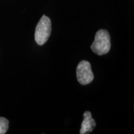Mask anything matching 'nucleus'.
<instances>
[{
	"label": "nucleus",
	"mask_w": 134,
	"mask_h": 134,
	"mask_svg": "<svg viewBox=\"0 0 134 134\" xmlns=\"http://www.w3.org/2000/svg\"><path fill=\"white\" fill-rule=\"evenodd\" d=\"M76 77L82 85H88L93 81L94 75L90 62L85 60L80 62L76 68Z\"/></svg>",
	"instance_id": "7ed1b4c3"
},
{
	"label": "nucleus",
	"mask_w": 134,
	"mask_h": 134,
	"mask_svg": "<svg viewBox=\"0 0 134 134\" xmlns=\"http://www.w3.org/2000/svg\"><path fill=\"white\" fill-rule=\"evenodd\" d=\"M83 120L81 124V127L80 133L81 134L89 133L93 131L96 125V121L93 119L91 113L90 111H86L83 114Z\"/></svg>",
	"instance_id": "20e7f679"
},
{
	"label": "nucleus",
	"mask_w": 134,
	"mask_h": 134,
	"mask_svg": "<svg viewBox=\"0 0 134 134\" xmlns=\"http://www.w3.org/2000/svg\"><path fill=\"white\" fill-rule=\"evenodd\" d=\"M52 31V23L48 17L43 16L38 21L35 32V40L39 46H42L48 41Z\"/></svg>",
	"instance_id": "f03ea898"
},
{
	"label": "nucleus",
	"mask_w": 134,
	"mask_h": 134,
	"mask_svg": "<svg viewBox=\"0 0 134 134\" xmlns=\"http://www.w3.org/2000/svg\"><path fill=\"white\" fill-rule=\"evenodd\" d=\"M9 127V121L4 117H0V134H4L7 132Z\"/></svg>",
	"instance_id": "39448f33"
},
{
	"label": "nucleus",
	"mask_w": 134,
	"mask_h": 134,
	"mask_svg": "<svg viewBox=\"0 0 134 134\" xmlns=\"http://www.w3.org/2000/svg\"><path fill=\"white\" fill-rule=\"evenodd\" d=\"M91 48L94 53L98 55L106 54L109 52L110 38L109 34L106 30L100 29L97 32Z\"/></svg>",
	"instance_id": "f257e3e1"
}]
</instances>
